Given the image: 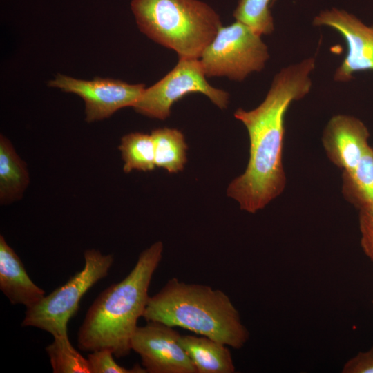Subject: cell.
Instances as JSON below:
<instances>
[{"instance_id":"cell-1","label":"cell","mask_w":373,"mask_h":373,"mask_svg":"<svg viewBox=\"0 0 373 373\" xmlns=\"http://www.w3.org/2000/svg\"><path fill=\"white\" fill-rule=\"evenodd\" d=\"M316 60L308 57L277 73L262 103L245 111L238 108L234 117L246 127L249 138V158L245 172L227 188V195L241 209L251 213L265 207L280 195L287 178L283 164L285 117L295 101L305 97L312 86L311 73Z\"/></svg>"},{"instance_id":"cell-2","label":"cell","mask_w":373,"mask_h":373,"mask_svg":"<svg viewBox=\"0 0 373 373\" xmlns=\"http://www.w3.org/2000/svg\"><path fill=\"white\" fill-rule=\"evenodd\" d=\"M163 250L161 241L145 249L130 273L96 298L78 332L80 350L93 352L108 349L117 358L130 354L131 339L149 301V285Z\"/></svg>"},{"instance_id":"cell-3","label":"cell","mask_w":373,"mask_h":373,"mask_svg":"<svg viewBox=\"0 0 373 373\" xmlns=\"http://www.w3.org/2000/svg\"><path fill=\"white\" fill-rule=\"evenodd\" d=\"M142 317L147 321L179 327L241 349L249 338L240 314L220 289L172 278L150 296Z\"/></svg>"},{"instance_id":"cell-4","label":"cell","mask_w":373,"mask_h":373,"mask_svg":"<svg viewBox=\"0 0 373 373\" xmlns=\"http://www.w3.org/2000/svg\"><path fill=\"white\" fill-rule=\"evenodd\" d=\"M131 9L140 31L179 58L199 59L222 26L200 0H132Z\"/></svg>"},{"instance_id":"cell-5","label":"cell","mask_w":373,"mask_h":373,"mask_svg":"<svg viewBox=\"0 0 373 373\" xmlns=\"http://www.w3.org/2000/svg\"><path fill=\"white\" fill-rule=\"evenodd\" d=\"M83 269L66 283L45 296L38 303L26 309L23 327H34L49 332L53 337L68 335V323L75 315L84 295L105 278L114 257L95 249L85 251Z\"/></svg>"},{"instance_id":"cell-6","label":"cell","mask_w":373,"mask_h":373,"mask_svg":"<svg viewBox=\"0 0 373 373\" xmlns=\"http://www.w3.org/2000/svg\"><path fill=\"white\" fill-rule=\"evenodd\" d=\"M269 58L261 35L236 21L221 26L199 59L206 77H227L240 82L251 73L262 70Z\"/></svg>"},{"instance_id":"cell-7","label":"cell","mask_w":373,"mask_h":373,"mask_svg":"<svg viewBox=\"0 0 373 373\" xmlns=\"http://www.w3.org/2000/svg\"><path fill=\"white\" fill-rule=\"evenodd\" d=\"M192 93L205 95L221 109L229 104V93L207 82L199 59L179 58L176 66L162 79L145 88L132 107L140 114L164 120L170 116L172 105Z\"/></svg>"},{"instance_id":"cell-8","label":"cell","mask_w":373,"mask_h":373,"mask_svg":"<svg viewBox=\"0 0 373 373\" xmlns=\"http://www.w3.org/2000/svg\"><path fill=\"white\" fill-rule=\"evenodd\" d=\"M48 85L82 97L85 120L88 123L108 118L122 108L132 107L145 89L144 84H130L119 79L83 80L61 74H57Z\"/></svg>"},{"instance_id":"cell-9","label":"cell","mask_w":373,"mask_h":373,"mask_svg":"<svg viewBox=\"0 0 373 373\" xmlns=\"http://www.w3.org/2000/svg\"><path fill=\"white\" fill-rule=\"evenodd\" d=\"M180 334L173 327L149 321L136 328L131 349L137 353L148 373H197V370L179 342Z\"/></svg>"},{"instance_id":"cell-10","label":"cell","mask_w":373,"mask_h":373,"mask_svg":"<svg viewBox=\"0 0 373 373\" xmlns=\"http://www.w3.org/2000/svg\"><path fill=\"white\" fill-rule=\"evenodd\" d=\"M313 25L329 27L344 39L347 52L335 70L336 82H348L357 72L373 70V26H368L354 15L336 8L321 11L314 17Z\"/></svg>"},{"instance_id":"cell-11","label":"cell","mask_w":373,"mask_h":373,"mask_svg":"<svg viewBox=\"0 0 373 373\" xmlns=\"http://www.w3.org/2000/svg\"><path fill=\"white\" fill-rule=\"evenodd\" d=\"M370 132L358 118L338 114L331 117L322 136V144L329 160L342 171L356 166L370 146Z\"/></svg>"},{"instance_id":"cell-12","label":"cell","mask_w":373,"mask_h":373,"mask_svg":"<svg viewBox=\"0 0 373 373\" xmlns=\"http://www.w3.org/2000/svg\"><path fill=\"white\" fill-rule=\"evenodd\" d=\"M0 289L12 305L26 309L38 303L45 296L43 289L30 279L23 262L13 249L0 236Z\"/></svg>"},{"instance_id":"cell-13","label":"cell","mask_w":373,"mask_h":373,"mask_svg":"<svg viewBox=\"0 0 373 373\" xmlns=\"http://www.w3.org/2000/svg\"><path fill=\"white\" fill-rule=\"evenodd\" d=\"M179 342L193 361L197 373H234L229 346L204 336L181 335Z\"/></svg>"},{"instance_id":"cell-14","label":"cell","mask_w":373,"mask_h":373,"mask_svg":"<svg viewBox=\"0 0 373 373\" xmlns=\"http://www.w3.org/2000/svg\"><path fill=\"white\" fill-rule=\"evenodd\" d=\"M30 183L27 164L5 135H0V203L21 200Z\"/></svg>"},{"instance_id":"cell-15","label":"cell","mask_w":373,"mask_h":373,"mask_svg":"<svg viewBox=\"0 0 373 373\" xmlns=\"http://www.w3.org/2000/svg\"><path fill=\"white\" fill-rule=\"evenodd\" d=\"M342 193L358 210L373 205V147H367L355 167L342 171Z\"/></svg>"},{"instance_id":"cell-16","label":"cell","mask_w":373,"mask_h":373,"mask_svg":"<svg viewBox=\"0 0 373 373\" xmlns=\"http://www.w3.org/2000/svg\"><path fill=\"white\" fill-rule=\"evenodd\" d=\"M155 146V166L169 173L182 171L188 149L184 134L176 128H160L151 133Z\"/></svg>"},{"instance_id":"cell-17","label":"cell","mask_w":373,"mask_h":373,"mask_svg":"<svg viewBox=\"0 0 373 373\" xmlns=\"http://www.w3.org/2000/svg\"><path fill=\"white\" fill-rule=\"evenodd\" d=\"M124 162L123 171H151L155 166V146L151 135L140 132L122 137L119 146Z\"/></svg>"},{"instance_id":"cell-18","label":"cell","mask_w":373,"mask_h":373,"mask_svg":"<svg viewBox=\"0 0 373 373\" xmlns=\"http://www.w3.org/2000/svg\"><path fill=\"white\" fill-rule=\"evenodd\" d=\"M46 351L54 373H91L88 358L73 347L68 335L54 337Z\"/></svg>"},{"instance_id":"cell-19","label":"cell","mask_w":373,"mask_h":373,"mask_svg":"<svg viewBox=\"0 0 373 373\" xmlns=\"http://www.w3.org/2000/svg\"><path fill=\"white\" fill-rule=\"evenodd\" d=\"M275 0H238L233 15L236 21L250 27L260 35L274 30L270 6Z\"/></svg>"},{"instance_id":"cell-20","label":"cell","mask_w":373,"mask_h":373,"mask_svg":"<svg viewBox=\"0 0 373 373\" xmlns=\"http://www.w3.org/2000/svg\"><path fill=\"white\" fill-rule=\"evenodd\" d=\"M111 350L102 349L91 352L88 355L91 373H146V370L138 364L126 368L116 363Z\"/></svg>"},{"instance_id":"cell-21","label":"cell","mask_w":373,"mask_h":373,"mask_svg":"<svg viewBox=\"0 0 373 373\" xmlns=\"http://www.w3.org/2000/svg\"><path fill=\"white\" fill-rule=\"evenodd\" d=\"M358 223L361 248L365 256L373 262V205L359 209Z\"/></svg>"},{"instance_id":"cell-22","label":"cell","mask_w":373,"mask_h":373,"mask_svg":"<svg viewBox=\"0 0 373 373\" xmlns=\"http://www.w3.org/2000/svg\"><path fill=\"white\" fill-rule=\"evenodd\" d=\"M343 373H373V347L359 352L344 364Z\"/></svg>"},{"instance_id":"cell-23","label":"cell","mask_w":373,"mask_h":373,"mask_svg":"<svg viewBox=\"0 0 373 373\" xmlns=\"http://www.w3.org/2000/svg\"><path fill=\"white\" fill-rule=\"evenodd\" d=\"M372 304H373V300H372Z\"/></svg>"}]
</instances>
